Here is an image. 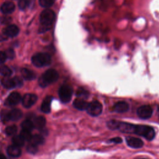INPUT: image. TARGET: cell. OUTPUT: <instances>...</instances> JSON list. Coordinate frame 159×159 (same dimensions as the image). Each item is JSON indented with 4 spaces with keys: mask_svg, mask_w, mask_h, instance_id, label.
<instances>
[{
    "mask_svg": "<svg viewBox=\"0 0 159 159\" xmlns=\"http://www.w3.org/2000/svg\"><path fill=\"white\" fill-rule=\"evenodd\" d=\"M55 18V14L52 10L47 9L43 11L40 16V26L39 27V32L43 33L48 30L52 27Z\"/></svg>",
    "mask_w": 159,
    "mask_h": 159,
    "instance_id": "6da1fadb",
    "label": "cell"
},
{
    "mask_svg": "<svg viewBox=\"0 0 159 159\" xmlns=\"http://www.w3.org/2000/svg\"><path fill=\"white\" fill-rule=\"evenodd\" d=\"M133 134L142 136L148 140H152L155 136L153 127L146 125H135Z\"/></svg>",
    "mask_w": 159,
    "mask_h": 159,
    "instance_id": "7a4b0ae2",
    "label": "cell"
},
{
    "mask_svg": "<svg viewBox=\"0 0 159 159\" xmlns=\"http://www.w3.org/2000/svg\"><path fill=\"white\" fill-rule=\"evenodd\" d=\"M58 73L54 69H49L47 70L39 78V85L42 87H45L48 84H50L58 79Z\"/></svg>",
    "mask_w": 159,
    "mask_h": 159,
    "instance_id": "3957f363",
    "label": "cell"
},
{
    "mask_svg": "<svg viewBox=\"0 0 159 159\" xmlns=\"http://www.w3.org/2000/svg\"><path fill=\"white\" fill-rule=\"evenodd\" d=\"M32 63L37 67L49 65L52 62L51 56L47 53H38L32 57Z\"/></svg>",
    "mask_w": 159,
    "mask_h": 159,
    "instance_id": "277c9868",
    "label": "cell"
},
{
    "mask_svg": "<svg viewBox=\"0 0 159 159\" xmlns=\"http://www.w3.org/2000/svg\"><path fill=\"white\" fill-rule=\"evenodd\" d=\"M1 84L6 88L11 89L22 86L23 81L22 78L19 76H15L13 78H11L10 76H4L1 80Z\"/></svg>",
    "mask_w": 159,
    "mask_h": 159,
    "instance_id": "5b68a950",
    "label": "cell"
},
{
    "mask_svg": "<svg viewBox=\"0 0 159 159\" xmlns=\"http://www.w3.org/2000/svg\"><path fill=\"white\" fill-rule=\"evenodd\" d=\"M73 89L68 85H62L58 91L59 98L61 102L64 103L68 102L72 97Z\"/></svg>",
    "mask_w": 159,
    "mask_h": 159,
    "instance_id": "8992f818",
    "label": "cell"
},
{
    "mask_svg": "<svg viewBox=\"0 0 159 159\" xmlns=\"http://www.w3.org/2000/svg\"><path fill=\"white\" fill-rule=\"evenodd\" d=\"M102 111V106L101 102L98 101H93L89 102L86 111L88 114L91 116H98L101 114Z\"/></svg>",
    "mask_w": 159,
    "mask_h": 159,
    "instance_id": "52a82bcc",
    "label": "cell"
},
{
    "mask_svg": "<svg viewBox=\"0 0 159 159\" xmlns=\"http://www.w3.org/2000/svg\"><path fill=\"white\" fill-rule=\"evenodd\" d=\"M153 113L152 108L148 105H143L138 108L137 116L142 119H147L151 117Z\"/></svg>",
    "mask_w": 159,
    "mask_h": 159,
    "instance_id": "ba28073f",
    "label": "cell"
},
{
    "mask_svg": "<svg viewBox=\"0 0 159 159\" xmlns=\"http://www.w3.org/2000/svg\"><path fill=\"white\" fill-rule=\"evenodd\" d=\"M22 103L24 107L29 108L32 106L37 100V96L34 94H25L22 98Z\"/></svg>",
    "mask_w": 159,
    "mask_h": 159,
    "instance_id": "9c48e42d",
    "label": "cell"
},
{
    "mask_svg": "<svg viewBox=\"0 0 159 159\" xmlns=\"http://www.w3.org/2000/svg\"><path fill=\"white\" fill-rule=\"evenodd\" d=\"M22 98L20 96V94L18 92H12L11 93L9 96L7 97V98L6 100L5 104L7 106H16L17 105L18 103H19V102L21 101Z\"/></svg>",
    "mask_w": 159,
    "mask_h": 159,
    "instance_id": "30bf717a",
    "label": "cell"
},
{
    "mask_svg": "<svg viewBox=\"0 0 159 159\" xmlns=\"http://www.w3.org/2000/svg\"><path fill=\"white\" fill-rule=\"evenodd\" d=\"M125 140L127 145L133 148H139L143 145V142L139 138L129 136L125 138Z\"/></svg>",
    "mask_w": 159,
    "mask_h": 159,
    "instance_id": "8fae6325",
    "label": "cell"
},
{
    "mask_svg": "<svg viewBox=\"0 0 159 159\" xmlns=\"http://www.w3.org/2000/svg\"><path fill=\"white\" fill-rule=\"evenodd\" d=\"M19 32L18 27L16 25H9L3 30V35L7 37H16Z\"/></svg>",
    "mask_w": 159,
    "mask_h": 159,
    "instance_id": "7c38bea8",
    "label": "cell"
},
{
    "mask_svg": "<svg viewBox=\"0 0 159 159\" xmlns=\"http://www.w3.org/2000/svg\"><path fill=\"white\" fill-rule=\"evenodd\" d=\"M129 106L126 102L119 101L114 105L112 107V111L118 113H123L127 112L129 110Z\"/></svg>",
    "mask_w": 159,
    "mask_h": 159,
    "instance_id": "4fadbf2b",
    "label": "cell"
},
{
    "mask_svg": "<svg viewBox=\"0 0 159 159\" xmlns=\"http://www.w3.org/2000/svg\"><path fill=\"white\" fill-rule=\"evenodd\" d=\"M15 9V5L11 1H6L1 6V11L4 14H11Z\"/></svg>",
    "mask_w": 159,
    "mask_h": 159,
    "instance_id": "5bb4252c",
    "label": "cell"
},
{
    "mask_svg": "<svg viewBox=\"0 0 159 159\" xmlns=\"http://www.w3.org/2000/svg\"><path fill=\"white\" fill-rule=\"evenodd\" d=\"M88 104L89 102L85 101V99L78 98L74 100L73 105L76 109L80 111H84V110H86Z\"/></svg>",
    "mask_w": 159,
    "mask_h": 159,
    "instance_id": "9a60e30c",
    "label": "cell"
},
{
    "mask_svg": "<svg viewBox=\"0 0 159 159\" xmlns=\"http://www.w3.org/2000/svg\"><path fill=\"white\" fill-rule=\"evenodd\" d=\"M22 112L18 109H13L9 111H7V116L9 120L17 121L21 118Z\"/></svg>",
    "mask_w": 159,
    "mask_h": 159,
    "instance_id": "2e32d148",
    "label": "cell"
},
{
    "mask_svg": "<svg viewBox=\"0 0 159 159\" xmlns=\"http://www.w3.org/2000/svg\"><path fill=\"white\" fill-rule=\"evenodd\" d=\"M21 152H22L20 147L14 145H10L7 149V153L8 155L13 158L19 157L21 155Z\"/></svg>",
    "mask_w": 159,
    "mask_h": 159,
    "instance_id": "e0dca14e",
    "label": "cell"
},
{
    "mask_svg": "<svg viewBox=\"0 0 159 159\" xmlns=\"http://www.w3.org/2000/svg\"><path fill=\"white\" fill-rule=\"evenodd\" d=\"M52 101V96H47L43 101L41 105V111L44 113H49L51 109V102Z\"/></svg>",
    "mask_w": 159,
    "mask_h": 159,
    "instance_id": "ac0fdd59",
    "label": "cell"
},
{
    "mask_svg": "<svg viewBox=\"0 0 159 159\" xmlns=\"http://www.w3.org/2000/svg\"><path fill=\"white\" fill-rule=\"evenodd\" d=\"M33 123L35 127L38 129L42 130L45 125L46 119L43 116H38L34 118Z\"/></svg>",
    "mask_w": 159,
    "mask_h": 159,
    "instance_id": "d6986e66",
    "label": "cell"
},
{
    "mask_svg": "<svg viewBox=\"0 0 159 159\" xmlns=\"http://www.w3.org/2000/svg\"><path fill=\"white\" fill-rule=\"evenodd\" d=\"M21 75L22 76V77L25 80H32L33 79H34L35 78V73L28 69V68H24L21 70Z\"/></svg>",
    "mask_w": 159,
    "mask_h": 159,
    "instance_id": "ffe728a7",
    "label": "cell"
},
{
    "mask_svg": "<svg viewBox=\"0 0 159 159\" xmlns=\"http://www.w3.org/2000/svg\"><path fill=\"white\" fill-rule=\"evenodd\" d=\"M29 142L38 146L39 145H42L44 142V139L42 135L37 134L35 135H32Z\"/></svg>",
    "mask_w": 159,
    "mask_h": 159,
    "instance_id": "44dd1931",
    "label": "cell"
},
{
    "mask_svg": "<svg viewBox=\"0 0 159 159\" xmlns=\"http://www.w3.org/2000/svg\"><path fill=\"white\" fill-rule=\"evenodd\" d=\"M25 140L24 138L21 136L20 134L19 135H15L12 138V143L13 145H16L17 147H22L24 144Z\"/></svg>",
    "mask_w": 159,
    "mask_h": 159,
    "instance_id": "7402d4cb",
    "label": "cell"
},
{
    "mask_svg": "<svg viewBox=\"0 0 159 159\" xmlns=\"http://www.w3.org/2000/svg\"><path fill=\"white\" fill-rule=\"evenodd\" d=\"M21 127L24 130L32 131L34 127V125L33 122L30 119H27L24 120L21 124Z\"/></svg>",
    "mask_w": 159,
    "mask_h": 159,
    "instance_id": "603a6c76",
    "label": "cell"
},
{
    "mask_svg": "<svg viewBox=\"0 0 159 159\" xmlns=\"http://www.w3.org/2000/svg\"><path fill=\"white\" fill-rule=\"evenodd\" d=\"M12 73V70L6 65H2L0 66V74L4 76H11Z\"/></svg>",
    "mask_w": 159,
    "mask_h": 159,
    "instance_id": "cb8c5ba5",
    "label": "cell"
},
{
    "mask_svg": "<svg viewBox=\"0 0 159 159\" xmlns=\"http://www.w3.org/2000/svg\"><path fill=\"white\" fill-rule=\"evenodd\" d=\"M76 95L79 98H82V99H86L88 96H89V93L88 92L85 90L83 88H79L78 89V91H76Z\"/></svg>",
    "mask_w": 159,
    "mask_h": 159,
    "instance_id": "d4e9b609",
    "label": "cell"
},
{
    "mask_svg": "<svg viewBox=\"0 0 159 159\" xmlns=\"http://www.w3.org/2000/svg\"><path fill=\"white\" fill-rule=\"evenodd\" d=\"M17 130V126L15 125H9L6 127V133L7 135L11 136V135H14L16 133Z\"/></svg>",
    "mask_w": 159,
    "mask_h": 159,
    "instance_id": "484cf974",
    "label": "cell"
},
{
    "mask_svg": "<svg viewBox=\"0 0 159 159\" xmlns=\"http://www.w3.org/2000/svg\"><path fill=\"white\" fill-rule=\"evenodd\" d=\"M54 2V0H39V4L43 7L48 8L51 7Z\"/></svg>",
    "mask_w": 159,
    "mask_h": 159,
    "instance_id": "4316f807",
    "label": "cell"
},
{
    "mask_svg": "<svg viewBox=\"0 0 159 159\" xmlns=\"http://www.w3.org/2000/svg\"><path fill=\"white\" fill-rule=\"evenodd\" d=\"M21 136L24 138V139L25 140H27V141H29L30 139H31L32 137V134H31V132L30 131H29V130H24L22 129L20 132V134Z\"/></svg>",
    "mask_w": 159,
    "mask_h": 159,
    "instance_id": "83f0119b",
    "label": "cell"
},
{
    "mask_svg": "<svg viewBox=\"0 0 159 159\" xmlns=\"http://www.w3.org/2000/svg\"><path fill=\"white\" fill-rule=\"evenodd\" d=\"M27 150L29 153L35 154L38 150L37 145H35L32 144L31 143H29V144L27 147Z\"/></svg>",
    "mask_w": 159,
    "mask_h": 159,
    "instance_id": "f1b7e54d",
    "label": "cell"
},
{
    "mask_svg": "<svg viewBox=\"0 0 159 159\" xmlns=\"http://www.w3.org/2000/svg\"><path fill=\"white\" fill-rule=\"evenodd\" d=\"M18 6L19 9H20L21 10H24L28 6L27 0H20L18 2Z\"/></svg>",
    "mask_w": 159,
    "mask_h": 159,
    "instance_id": "f546056e",
    "label": "cell"
},
{
    "mask_svg": "<svg viewBox=\"0 0 159 159\" xmlns=\"http://www.w3.org/2000/svg\"><path fill=\"white\" fill-rule=\"evenodd\" d=\"M4 52L6 53V57H7V58H10V59L14 58V57L15 56V53H14V52L12 49L9 48Z\"/></svg>",
    "mask_w": 159,
    "mask_h": 159,
    "instance_id": "4dcf8cb0",
    "label": "cell"
},
{
    "mask_svg": "<svg viewBox=\"0 0 159 159\" xmlns=\"http://www.w3.org/2000/svg\"><path fill=\"white\" fill-rule=\"evenodd\" d=\"M7 59V57L6 55L5 52L0 51V64H2L6 61Z\"/></svg>",
    "mask_w": 159,
    "mask_h": 159,
    "instance_id": "1f68e13d",
    "label": "cell"
},
{
    "mask_svg": "<svg viewBox=\"0 0 159 159\" xmlns=\"http://www.w3.org/2000/svg\"><path fill=\"white\" fill-rule=\"evenodd\" d=\"M11 21V18L8 16L2 17L1 19V22L2 24H8Z\"/></svg>",
    "mask_w": 159,
    "mask_h": 159,
    "instance_id": "d6a6232c",
    "label": "cell"
},
{
    "mask_svg": "<svg viewBox=\"0 0 159 159\" xmlns=\"http://www.w3.org/2000/svg\"><path fill=\"white\" fill-rule=\"evenodd\" d=\"M109 141L111 142H114L115 143H120L122 142V140L120 137H115V138H112V139H110Z\"/></svg>",
    "mask_w": 159,
    "mask_h": 159,
    "instance_id": "836d02e7",
    "label": "cell"
},
{
    "mask_svg": "<svg viewBox=\"0 0 159 159\" xmlns=\"http://www.w3.org/2000/svg\"><path fill=\"white\" fill-rule=\"evenodd\" d=\"M6 158V157L2 154V153H0V158Z\"/></svg>",
    "mask_w": 159,
    "mask_h": 159,
    "instance_id": "e575fe53",
    "label": "cell"
},
{
    "mask_svg": "<svg viewBox=\"0 0 159 159\" xmlns=\"http://www.w3.org/2000/svg\"><path fill=\"white\" fill-rule=\"evenodd\" d=\"M158 113H159V106L158 107Z\"/></svg>",
    "mask_w": 159,
    "mask_h": 159,
    "instance_id": "d590c367",
    "label": "cell"
}]
</instances>
